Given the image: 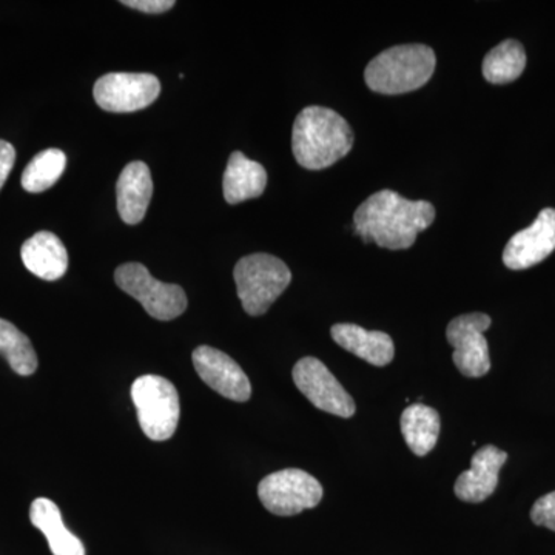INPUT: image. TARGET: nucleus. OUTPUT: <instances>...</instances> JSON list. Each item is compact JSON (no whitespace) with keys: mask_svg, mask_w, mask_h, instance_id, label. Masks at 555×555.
Returning a JSON list of instances; mask_svg holds the SVG:
<instances>
[{"mask_svg":"<svg viewBox=\"0 0 555 555\" xmlns=\"http://www.w3.org/2000/svg\"><path fill=\"white\" fill-rule=\"evenodd\" d=\"M294 383L313 406L328 414L350 418L356 414L353 398L318 358H301L292 372Z\"/></svg>","mask_w":555,"mask_h":555,"instance_id":"9d476101","label":"nucleus"},{"mask_svg":"<svg viewBox=\"0 0 555 555\" xmlns=\"http://www.w3.org/2000/svg\"><path fill=\"white\" fill-rule=\"evenodd\" d=\"M193 366L201 379L219 396L244 403L251 396L246 372L233 358L210 346H199L192 353Z\"/></svg>","mask_w":555,"mask_h":555,"instance_id":"9b49d317","label":"nucleus"},{"mask_svg":"<svg viewBox=\"0 0 555 555\" xmlns=\"http://www.w3.org/2000/svg\"><path fill=\"white\" fill-rule=\"evenodd\" d=\"M152 195L153 181L147 164L141 160L130 163L116 184L118 211L122 221L130 225L139 224L147 214Z\"/></svg>","mask_w":555,"mask_h":555,"instance_id":"2eb2a0df","label":"nucleus"},{"mask_svg":"<svg viewBox=\"0 0 555 555\" xmlns=\"http://www.w3.org/2000/svg\"><path fill=\"white\" fill-rule=\"evenodd\" d=\"M353 147V131L335 109L308 107L297 116L292 150L299 166L323 170L345 158Z\"/></svg>","mask_w":555,"mask_h":555,"instance_id":"f03ea898","label":"nucleus"},{"mask_svg":"<svg viewBox=\"0 0 555 555\" xmlns=\"http://www.w3.org/2000/svg\"><path fill=\"white\" fill-rule=\"evenodd\" d=\"M440 426V415L426 404H411L401 415V434L409 449L418 456H425L436 448Z\"/></svg>","mask_w":555,"mask_h":555,"instance_id":"6ab92c4d","label":"nucleus"},{"mask_svg":"<svg viewBox=\"0 0 555 555\" xmlns=\"http://www.w3.org/2000/svg\"><path fill=\"white\" fill-rule=\"evenodd\" d=\"M531 520L555 532V491L537 500L531 509Z\"/></svg>","mask_w":555,"mask_h":555,"instance_id":"5701e85b","label":"nucleus"},{"mask_svg":"<svg viewBox=\"0 0 555 555\" xmlns=\"http://www.w3.org/2000/svg\"><path fill=\"white\" fill-rule=\"evenodd\" d=\"M131 400L139 426L150 440L166 441L175 436L181 403L173 383L159 375H142L131 385Z\"/></svg>","mask_w":555,"mask_h":555,"instance_id":"39448f33","label":"nucleus"},{"mask_svg":"<svg viewBox=\"0 0 555 555\" xmlns=\"http://www.w3.org/2000/svg\"><path fill=\"white\" fill-rule=\"evenodd\" d=\"M268 185V171L259 163L248 159L241 152L230 155L228 169L224 171V198L229 204H240L258 198Z\"/></svg>","mask_w":555,"mask_h":555,"instance_id":"f3484780","label":"nucleus"},{"mask_svg":"<svg viewBox=\"0 0 555 555\" xmlns=\"http://www.w3.org/2000/svg\"><path fill=\"white\" fill-rule=\"evenodd\" d=\"M331 335L338 346L372 366H387L396 357L392 338L385 332L366 331L357 324L341 323L332 326Z\"/></svg>","mask_w":555,"mask_h":555,"instance_id":"4468645a","label":"nucleus"},{"mask_svg":"<svg viewBox=\"0 0 555 555\" xmlns=\"http://www.w3.org/2000/svg\"><path fill=\"white\" fill-rule=\"evenodd\" d=\"M0 356L22 377H28L38 371V357L30 338L3 318H0Z\"/></svg>","mask_w":555,"mask_h":555,"instance_id":"412c9836","label":"nucleus"},{"mask_svg":"<svg viewBox=\"0 0 555 555\" xmlns=\"http://www.w3.org/2000/svg\"><path fill=\"white\" fill-rule=\"evenodd\" d=\"M67 167V156L57 149L43 150L25 167L22 188L28 193H42L60 181Z\"/></svg>","mask_w":555,"mask_h":555,"instance_id":"4be33fe9","label":"nucleus"},{"mask_svg":"<svg viewBox=\"0 0 555 555\" xmlns=\"http://www.w3.org/2000/svg\"><path fill=\"white\" fill-rule=\"evenodd\" d=\"M436 219V208L427 201L403 198L392 190L369 196L353 215L357 235L389 250L414 246L418 233Z\"/></svg>","mask_w":555,"mask_h":555,"instance_id":"f257e3e1","label":"nucleus"},{"mask_svg":"<svg viewBox=\"0 0 555 555\" xmlns=\"http://www.w3.org/2000/svg\"><path fill=\"white\" fill-rule=\"evenodd\" d=\"M21 257L25 268L40 280H61L68 269L67 248L54 233L46 230L25 241Z\"/></svg>","mask_w":555,"mask_h":555,"instance_id":"dca6fc26","label":"nucleus"},{"mask_svg":"<svg viewBox=\"0 0 555 555\" xmlns=\"http://www.w3.org/2000/svg\"><path fill=\"white\" fill-rule=\"evenodd\" d=\"M491 317L486 313H466L449 323L447 337L454 347L452 360L467 378H480L491 369L488 341L485 332L491 327Z\"/></svg>","mask_w":555,"mask_h":555,"instance_id":"1a4fd4ad","label":"nucleus"},{"mask_svg":"<svg viewBox=\"0 0 555 555\" xmlns=\"http://www.w3.org/2000/svg\"><path fill=\"white\" fill-rule=\"evenodd\" d=\"M436 64V53L430 47L422 43L392 47L371 61L364 80L375 93H411L433 78Z\"/></svg>","mask_w":555,"mask_h":555,"instance_id":"7ed1b4c3","label":"nucleus"},{"mask_svg":"<svg viewBox=\"0 0 555 555\" xmlns=\"http://www.w3.org/2000/svg\"><path fill=\"white\" fill-rule=\"evenodd\" d=\"M160 82L150 73H108L94 83V101L109 113L147 108L158 100Z\"/></svg>","mask_w":555,"mask_h":555,"instance_id":"6e6552de","label":"nucleus"},{"mask_svg":"<svg viewBox=\"0 0 555 555\" xmlns=\"http://www.w3.org/2000/svg\"><path fill=\"white\" fill-rule=\"evenodd\" d=\"M526 67V51L517 40L507 39L486 54L483 76L495 86L514 82Z\"/></svg>","mask_w":555,"mask_h":555,"instance_id":"aec40b11","label":"nucleus"},{"mask_svg":"<svg viewBox=\"0 0 555 555\" xmlns=\"http://www.w3.org/2000/svg\"><path fill=\"white\" fill-rule=\"evenodd\" d=\"M122 5L130 9L142 11V13L160 14L166 13L177 5L175 0H124Z\"/></svg>","mask_w":555,"mask_h":555,"instance_id":"b1692460","label":"nucleus"},{"mask_svg":"<svg viewBox=\"0 0 555 555\" xmlns=\"http://www.w3.org/2000/svg\"><path fill=\"white\" fill-rule=\"evenodd\" d=\"M323 486L301 469H283L269 474L258 485V496L269 513L280 517L297 516L320 505Z\"/></svg>","mask_w":555,"mask_h":555,"instance_id":"0eeeda50","label":"nucleus"},{"mask_svg":"<svg viewBox=\"0 0 555 555\" xmlns=\"http://www.w3.org/2000/svg\"><path fill=\"white\" fill-rule=\"evenodd\" d=\"M30 520L47 537L53 555H86L82 542L64 525L56 503L42 496L36 499L31 503Z\"/></svg>","mask_w":555,"mask_h":555,"instance_id":"a211bd4d","label":"nucleus"},{"mask_svg":"<svg viewBox=\"0 0 555 555\" xmlns=\"http://www.w3.org/2000/svg\"><path fill=\"white\" fill-rule=\"evenodd\" d=\"M238 297L248 315H264L283 295L292 281V272L280 258L254 254L241 258L233 270Z\"/></svg>","mask_w":555,"mask_h":555,"instance_id":"20e7f679","label":"nucleus"},{"mask_svg":"<svg viewBox=\"0 0 555 555\" xmlns=\"http://www.w3.org/2000/svg\"><path fill=\"white\" fill-rule=\"evenodd\" d=\"M507 454L494 444L478 449L470 462V469L456 478L454 492L462 502L481 503L494 494L499 474L505 465Z\"/></svg>","mask_w":555,"mask_h":555,"instance_id":"ddd939ff","label":"nucleus"},{"mask_svg":"<svg viewBox=\"0 0 555 555\" xmlns=\"http://www.w3.org/2000/svg\"><path fill=\"white\" fill-rule=\"evenodd\" d=\"M14 163H16V150H14L10 142L0 139V189L3 188L7 179H9Z\"/></svg>","mask_w":555,"mask_h":555,"instance_id":"393cba45","label":"nucleus"},{"mask_svg":"<svg viewBox=\"0 0 555 555\" xmlns=\"http://www.w3.org/2000/svg\"><path fill=\"white\" fill-rule=\"evenodd\" d=\"M120 291L141 302L150 317L159 321L175 320L188 309V295L178 284L160 283L145 266L127 262L115 272Z\"/></svg>","mask_w":555,"mask_h":555,"instance_id":"423d86ee","label":"nucleus"},{"mask_svg":"<svg viewBox=\"0 0 555 555\" xmlns=\"http://www.w3.org/2000/svg\"><path fill=\"white\" fill-rule=\"evenodd\" d=\"M555 250V208H545L529 228L516 233L503 251L507 269L534 268Z\"/></svg>","mask_w":555,"mask_h":555,"instance_id":"f8f14e48","label":"nucleus"}]
</instances>
